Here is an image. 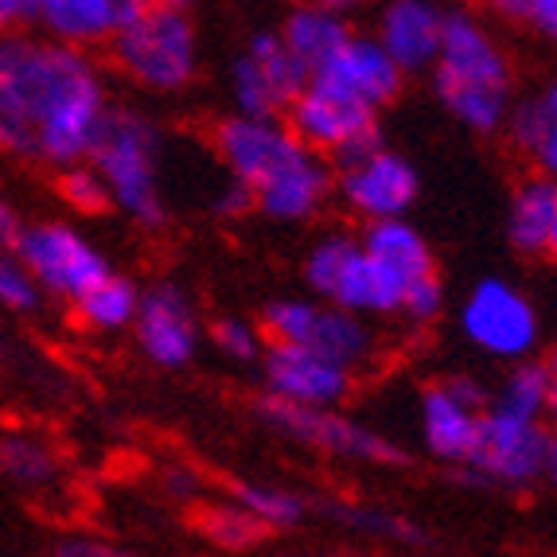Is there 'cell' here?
Here are the masks:
<instances>
[{"instance_id": "obj_1", "label": "cell", "mask_w": 557, "mask_h": 557, "mask_svg": "<svg viewBox=\"0 0 557 557\" xmlns=\"http://www.w3.org/2000/svg\"><path fill=\"white\" fill-rule=\"evenodd\" d=\"M0 98L28 125L36 160L51 168L86 160L110 110L102 75L83 47L24 32L0 36Z\"/></svg>"}, {"instance_id": "obj_2", "label": "cell", "mask_w": 557, "mask_h": 557, "mask_svg": "<svg viewBox=\"0 0 557 557\" xmlns=\"http://www.w3.org/2000/svg\"><path fill=\"white\" fill-rule=\"evenodd\" d=\"M433 90L465 129L495 137L515 98V71L499 39L468 12H445L433 59Z\"/></svg>"}, {"instance_id": "obj_3", "label": "cell", "mask_w": 557, "mask_h": 557, "mask_svg": "<svg viewBox=\"0 0 557 557\" xmlns=\"http://www.w3.org/2000/svg\"><path fill=\"white\" fill-rule=\"evenodd\" d=\"M160 133L145 113L110 106L94 133L86 164L106 184L110 207L129 214L145 231H160L168 223V203L160 191Z\"/></svg>"}, {"instance_id": "obj_4", "label": "cell", "mask_w": 557, "mask_h": 557, "mask_svg": "<svg viewBox=\"0 0 557 557\" xmlns=\"http://www.w3.org/2000/svg\"><path fill=\"white\" fill-rule=\"evenodd\" d=\"M110 59L145 90L180 94L199 75V39L187 12L149 4L110 36Z\"/></svg>"}, {"instance_id": "obj_5", "label": "cell", "mask_w": 557, "mask_h": 557, "mask_svg": "<svg viewBox=\"0 0 557 557\" xmlns=\"http://www.w3.org/2000/svg\"><path fill=\"white\" fill-rule=\"evenodd\" d=\"M332 164V191L344 199L351 214L362 223L374 219H401L421 196V176L413 160L394 152L382 133L355 140L344 152H335Z\"/></svg>"}, {"instance_id": "obj_6", "label": "cell", "mask_w": 557, "mask_h": 557, "mask_svg": "<svg viewBox=\"0 0 557 557\" xmlns=\"http://www.w3.org/2000/svg\"><path fill=\"white\" fill-rule=\"evenodd\" d=\"M305 285L327 305H339L355 317H398L406 285L394 281L379 261L362 253L355 234H324L305 253Z\"/></svg>"}, {"instance_id": "obj_7", "label": "cell", "mask_w": 557, "mask_h": 557, "mask_svg": "<svg viewBox=\"0 0 557 557\" xmlns=\"http://www.w3.org/2000/svg\"><path fill=\"white\" fill-rule=\"evenodd\" d=\"M258 418L288 437L293 445L312 448L320 456H332V460H351V465H371V468H406L409 456L406 448L394 437L379 433V429L362 425V421L347 418L339 409H308L293 406V401H281L261 394L258 398Z\"/></svg>"}, {"instance_id": "obj_8", "label": "cell", "mask_w": 557, "mask_h": 557, "mask_svg": "<svg viewBox=\"0 0 557 557\" xmlns=\"http://www.w3.org/2000/svg\"><path fill=\"white\" fill-rule=\"evenodd\" d=\"M265 344H297L359 374L379 351L371 320L320 297H281L261 312Z\"/></svg>"}, {"instance_id": "obj_9", "label": "cell", "mask_w": 557, "mask_h": 557, "mask_svg": "<svg viewBox=\"0 0 557 557\" xmlns=\"http://www.w3.org/2000/svg\"><path fill=\"white\" fill-rule=\"evenodd\" d=\"M9 250L28 265L44 297L71 300V305L83 297L86 288H94L113 273L102 246L86 238L75 223H63V219L16 226Z\"/></svg>"}, {"instance_id": "obj_10", "label": "cell", "mask_w": 557, "mask_h": 557, "mask_svg": "<svg viewBox=\"0 0 557 557\" xmlns=\"http://www.w3.org/2000/svg\"><path fill=\"white\" fill-rule=\"evenodd\" d=\"M483 487L534 492L557 475V441L549 421H511L483 409L480 445L465 468Z\"/></svg>"}, {"instance_id": "obj_11", "label": "cell", "mask_w": 557, "mask_h": 557, "mask_svg": "<svg viewBox=\"0 0 557 557\" xmlns=\"http://www.w3.org/2000/svg\"><path fill=\"white\" fill-rule=\"evenodd\" d=\"M460 332L487 359L519 362L539 355L542 317L534 300L507 277H483L460 305Z\"/></svg>"}, {"instance_id": "obj_12", "label": "cell", "mask_w": 557, "mask_h": 557, "mask_svg": "<svg viewBox=\"0 0 557 557\" xmlns=\"http://www.w3.org/2000/svg\"><path fill=\"white\" fill-rule=\"evenodd\" d=\"M285 129L320 157H335L355 140L379 133V113L320 75H308L285 110Z\"/></svg>"}, {"instance_id": "obj_13", "label": "cell", "mask_w": 557, "mask_h": 557, "mask_svg": "<svg viewBox=\"0 0 557 557\" xmlns=\"http://www.w3.org/2000/svg\"><path fill=\"white\" fill-rule=\"evenodd\" d=\"M483 406H487V391L468 374H453V379L429 386L421 394L418 413L425 453L456 468L472 465L483 429Z\"/></svg>"}, {"instance_id": "obj_14", "label": "cell", "mask_w": 557, "mask_h": 557, "mask_svg": "<svg viewBox=\"0 0 557 557\" xmlns=\"http://www.w3.org/2000/svg\"><path fill=\"white\" fill-rule=\"evenodd\" d=\"M140 355L160 371H184L203 347V324L184 288L176 281H157L140 293L137 317H133Z\"/></svg>"}, {"instance_id": "obj_15", "label": "cell", "mask_w": 557, "mask_h": 557, "mask_svg": "<svg viewBox=\"0 0 557 557\" xmlns=\"http://www.w3.org/2000/svg\"><path fill=\"white\" fill-rule=\"evenodd\" d=\"M305 83H308V71L300 66V59L281 44L277 32H258L231 66L234 113L281 117Z\"/></svg>"}, {"instance_id": "obj_16", "label": "cell", "mask_w": 557, "mask_h": 557, "mask_svg": "<svg viewBox=\"0 0 557 557\" xmlns=\"http://www.w3.org/2000/svg\"><path fill=\"white\" fill-rule=\"evenodd\" d=\"M258 362L270 398L293 401V406H308V409L344 406L355 391V379H359V374L339 367V362L297 344H265Z\"/></svg>"}, {"instance_id": "obj_17", "label": "cell", "mask_w": 557, "mask_h": 557, "mask_svg": "<svg viewBox=\"0 0 557 557\" xmlns=\"http://www.w3.org/2000/svg\"><path fill=\"white\" fill-rule=\"evenodd\" d=\"M250 196L253 214L270 223H308L332 199V164L320 152L297 145Z\"/></svg>"}, {"instance_id": "obj_18", "label": "cell", "mask_w": 557, "mask_h": 557, "mask_svg": "<svg viewBox=\"0 0 557 557\" xmlns=\"http://www.w3.org/2000/svg\"><path fill=\"white\" fill-rule=\"evenodd\" d=\"M214 157L223 160L234 184L246 191L270 176L273 168L297 149L300 140L285 129V121L277 117H250V113H231L211 129Z\"/></svg>"}, {"instance_id": "obj_19", "label": "cell", "mask_w": 557, "mask_h": 557, "mask_svg": "<svg viewBox=\"0 0 557 557\" xmlns=\"http://www.w3.org/2000/svg\"><path fill=\"white\" fill-rule=\"evenodd\" d=\"M317 75L335 83L339 90H347L351 98H359L362 106H371L374 113L398 102L401 86H406L401 66L382 51L379 39L355 36V32L347 36V44L320 66Z\"/></svg>"}, {"instance_id": "obj_20", "label": "cell", "mask_w": 557, "mask_h": 557, "mask_svg": "<svg viewBox=\"0 0 557 557\" xmlns=\"http://www.w3.org/2000/svg\"><path fill=\"white\" fill-rule=\"evenodd\" d=\"M152 0H36V20L51 32V39L71 47H102L110 36L129 24Z\"/></svg>"}, {"instance_id": "obj_21", "label": "cell", "mask_w": 557, "mask_h": 557, "mask_svg": "<svg viewBox=\"0 0 557 557\" xmlns=\"http://www.w3.org/2000/svg\"><path fill=\"white\" fill-rule=\"evenodd\" d=\"M441 24L445 12L433 0H391L379 20V44L401 66V75H418L437 59Z\"/></svg>"}, {"instance_id": "obj_22", "label": "cell", "mask_w": 557, "mask_h": 557, "mask_svg": "<svg viewBox=\"0 0 557 557\" xmlns=\"http://www.w3.org/2000/svg\"><path fill=\"white\" fill-rule=\"evenodd\" d=\"M507 242L522 258H554L557 253V184L554 176H527L515 187L507 207Z\"/></svg>"}, {"instance_id": "obj_23", "label": "cell", "mask_w": 557, "mask_h": 557, "mask_svg": "<svg viewBox=\"0 0 557 557\" xmlns=\"http://www.w3.org/2000/svg\"><path fill=\"white\" fill-rule=\"evenodd\" d=\"M355 238H359L362 253L371 261H379L382 270L391 273L394 281H401V285H413L425 273H437L433 246H429V238L409 223L406 214L401 219H374Z\"/></svg>"}, {"instance_id": "obj_24", "label": "cell", "mask_w": 557, "mask_h": 557, "mask_svg": "<svg viewBox=\"0 0 557 557\" xmlns=\"http://www.w3.org/2000/svg\"><path fill=\"white\" fill-rule=\"evenodd\" d=\"M557 406V367L554 359H530L511 362V371L487 394V413L511 421H549V409Z\"/></svg>"}, {"instance_id": "obj_25", "label": "cell", "mask_w": 557, "mask_h": 557, "mask_svg": "<svg viewBox=\"0 0 557 557\" xmlns=\"http://www.w3.org/2000/svg\"><path fill=\"white\" fill-rule=\"evenodd\" d=\"M503 129L511 133V145L530 160L534 172L554 176L557 172V90L542 86V90L527 94L522 102H511Z\"/></svg>"}, {"instance_id": "obj_26", "label": "cell", "mask_w": 557, "mask_h": 557, "mask_svg": "<svg viewBox=\"0 0 557 557\" xmlns=\"http://www.w3.org/2000/svg\"><path fill=\"white\" fill-rule=\"evenodd\" d=\"M277 36L300 59V66H305L308 75H317L320 66L347 44L351 28H347L344 16H335V12L320 9V4H300V9L288 12L285 28Z\"/></svg>"}, {"instance_id": "obj_27", "label": "cell", "mask_w": 557, "mask_h": 557, "mask_svg": "<svg viewBox=\"0 0 557 557\" xmlns=\"http://www.w3.org/2000/svg\"><path fill=\"white\" fill-rule=\"evenodd\" d=\"M0 475L28 492H47L59 480V453L39 433H0Z\"/></svg>"}, {"instance_id": "obj_28", "label": "cell", "mask_w": 557, "mask_h": 557, "mask_svg": "<svg viewBox=\"0 0 557 557\" xmlns=\"http://www.w3.org/2000/svg\"><path fill=\"white\" fill-rule=\"evenodd\" d=\"M140 288L121 273H110L75 300V317L90 332H125L137 317Z\"/></svg>"}, {"instance_id": "obj_29", "label": "cell", "mask_w": 557, "mask_h": 557, "mask_svg": "<svg viewBox=\"0 0 557 557\" xmlns=\"http://www.w3.org/2000/svg\"><path fill=\"white\" fill-rule=\"evenodd\" d=\"M332 519L344 522L351 534L386 542V546H406V549L429 546V534L418 522H409L406 515H398V511H386V507H371V503H344V507H332Z\"/></svg>"}, {"instance_id": "obj_30", "label": "cell", "mask_w": 557, "mask_h": 557, "mask_svg": "<svg viewBox=\"0 0 557 557\" xmlns=\"http://www.w3.org/2000/svg\"><path fill=\"white\" fill-rule=\"evenodd\" d=\"M242 511L258 519L265 530H288V527H300L308 515V503L300 492L293 487H281V483H253V480H242L234 483V499Z\"/></svg>"}, {"instance_id": "obj_31", "label": "cell", "mask_w": 557, "mask_h": 557, "mask_svg": "<svg viewBox=\"0 0 557 557\" xmlns=\"http://www.w3.org/2000/svg\"><path fill=\"white\" fill-rule=\"evenodd\" d=\"M199 534L219 549H250L265 539V527L242 511L238 503H214L199 511Z\"/></svg>"}, {"instance_id": "obj_32", "label": "cell", "mask_w": 557, "mask_h": 557, "mask_svg": "<svg viewBox=\"0 0 557 557\" xmlns=\"http://www.w3.org/2000/svg\"><path fill=\"white\" fill-rule=\"evenodd\" d=\"M0 308L12 312V317H32V312L44 308V293H39L36 277L9 246L0 250Z\"/></svg>"}, {"instance_id": "obj_33", "label": "cell", "mask_w": 557, "mask_h": 557, "mask_svg": "<svg viewBox=\"0 0 557 557\" xmlns=\"http://www.w3.org/2000/svg\"><path fill=\"white\" fill-rule=\"evenodd\" d=\"M59 199H63L66 207L75 214H102L110 211V196H106V184L98 180V172H94L86 160H78V164H66L59 168Z\"/></svg>"}, {"instance_id": "obj_34", "label": "cell", "mask_w": 557, "mask_h": 557, "mask_svg": "<svg viewBox=\"0 0 557 557\" xmlns=\"http://www.w3.org/2000/svg\"><path fill=\"white\" fill-rule=\"evenodd\" d=\"M207 335H211L214 351L226 355L231 362H258L261 351H265V335H261V327L242 317L214 320V324L207 327Z\"/></svg>"}, {"instance_id": "obj_35", "label": "cell", "mask_w": 557, "mask_h": 557, "mask_svg": "<svg viewBox=\"0 0 557 557\" xmlns=\"http://www.w3.org/2000/svg\"><path fill=\"white\" fill-rule=\"evenodd\" d=\"M441 312H445V285H441L437 273H425L413 285H406L398 317H406L409 324H433Z\"/></svg>"}, {"instance_id": "obj_36", "label": "cell", "mask_w": 557, "mask_h": 557, "mask_svg": "<svg viewBox=\"0 0 557 557\" xmlns=\"http://www.w3.org/2000/svg\"><path fill=\"white\" fill-rule=\"evenodd\" d=\"M495 16L522 24V28H534L539 36H554L557 32V0H483Z\"/></svg>"}, {"instance_id": "obj_37", "label": "cell", "mask_w": 557, "mask_h": 557, "mask_svg": "<svg viewBox=\"0 0 557 557\" xmlns=\"http://www.w3.org/2000/svg\"><path fill=\"white\" fill-rule=\"evenodd\" d=\"M55 557H137L133 549L117 546L110 539H90V534H66L55 542Z\"/></svg>"}, {"instance_id": "obj_38", "label": "cell", "mask_w": 557, "mask_h": 557, "mask_svg": "<svg viewBox=\"0 0 557 557\" xmlns=\"http://www.w3.org/2000/svg\"><path fill=\"white\" fill-rule=\"evenodd\" d=\"M211 211H214V219H223V223H238V219L253 214V196L242 184H234V180H231V184L214 196Z\"/></svg>"}, {"instance_id": "obj_39", "label": "cell", "mask_w": 557, "mask_h": 557, "mask_svg": "<svg viewBox=\"0 0 557 557\" xmlns=\"http://www.w3.org/2000/svg\"><path fill=\"white\" fill-rule=\"evenodd\" d=\"M32 20H36V0H0V36L20 32Z\"/></svg>"}, {"instance_id": "obj_40", "label": "cell", "mask_w": 557, "mask_h": 557, "mask_svg": "<svg viewBox=\"0 0 557 557\" xmlns=\"http://www.w3.org/2000/svg\"><path fill=\"white\" fill-rule=\"evenodd\" d=\"M16 211H12L9 203H4V199H0V250H4V246H9L12 242V234H16Z\"/></svg>"}, {"instance_id": "obj_41", "label": "cell", "mask_w": 557, "mask_h": 557, "mask_svg": "<svg viewBox=\"0 0 557 557\" xmlns=\"http://www.w3.org/2000/svg\"><path fill=\"white\" fill-rule=\"evenodd\" d=\"M312 4H320V9H327V12H335V16H347V12L362 9L367 0H312Z\"/></svg>"}, {"instance_id": "obj_42", "label": "cell", "mask_w": 557, "mask_h": 557, "mask_svg": "<svg viewBox=\"0 0 557 557\" xmlns=\"http://www.w3.org/2000/svg\"><path fill=\"white\" fill-rule=\"evenodd\" d=\"M152 4H164V9H180V12H187V4H191V0H152Z\"/></svg>"}, {"instance_id": "obj_43", "label": "cell", "mask_w": 557, "mask_h": 557, "mask_svg": "<svg viewBox=\"0 0 557 557\" xmlns=\"http://www.w3.org/2000/svg\"><path fill=\"white\" fill-rule=\"evenodd\" d=\"M288 557H312V554H288Z\"/></svg>"}]
</instances>
